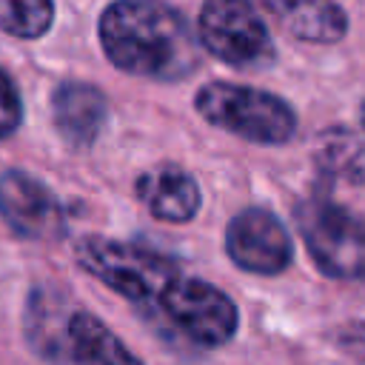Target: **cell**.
I'll return each instance as SVG.
<instances>
[{
  "label": "cell",
  "instance_id": "1",
  "mask_svg": "<svg viewBox=\"0 0 365 365\" xmlns=\"http://www.w3.org/2000/svg\"><path fill=\"white\" fill-rule=\"evenodd\" d=\"M77 262L163 328L200 348L225 345L237 331L240 314L225 291L185 274L151 248L86 237L77 242Z\"/></svg>",
  "mask_w": 365,
  "mask_h": 365
},
{
  "label": "cell",
  "instance_id": "2",
  "mask_svg": "<svg viewBox=\"0 0 365 365\" xmlns=\"http://www.w3.org/2000/svg\"><path fill=\"white\" fill-rule=\"evenodd\" d=\"M100 43L120 71L165 83L194 74L202 57L188 20L163 0H114L100 17Z\"/></svg>",
  "mask_w": 365,
  "mask_h": 365
},
{
  "label": "cell",
  "instance_id": "3",
  "mask_svg": "<svg viewBox=\"0 0 365 365\" xmlns=\"http://www.w3.org/2000/svg\"><path fill=\"white\" fill-rule=\"evenodd\" d=\"M194 108L205 123L259 145L288 143L297 131L294 108L282 97L254 86H237L222 80L205 83L194 94Z\"/></svg>",
  "mask_w": 365,
  "mask_h": 365
},
{
  "label": "cell",
  "instance_id": "4",
  "mask_svg": "<svg viewBox=\"0 0 365 365\" xmlns=\"http://www.w3.org/2000/svg\"><path fill=\"white\" fill-rule=\"evenodd\" d=\"M299 237L314 265L331 279H362L365 277V220L351 208L311 197L294 211Z\"/></svg>",
  "mask_w": 365,
  "mask_h": 365
},
{
  "label": "cell",
  "instance_id": "5",
  "mask_svg": "<svg viewBox=\"0 0 365 365\" xmlns=\"http://www.w3.org/2000/svg\"><path fill=\"white\" fill-rule=\"evenodd\" d=\"M202 48L240 71L265 68L274 63V40L254 11L251 0H202L200 9Z\"/></svg>",
  "mask_w": 365,
  "mask_h": 365
},
{
  "label": "cell",
  "instance_id": "6",
  "mask_svg": "<svg viewBox=\"0 0 365 365\" xmlns=\"http://www.w3.org/2000/svg\"><path fill=\"white\" fill-rule=\"evenodd\" d=\"M225 251L237 268L274 277L294 259V242L285 225L265 208H242L225 228Z\"/></svg>",
  "mask_w": 365,
  "mask_h": 365
},
{
  "label": "cell",
  "instance_id": "7",
  "mask_svg": "<svg viewBox=\"0 0 365 365\" xmlns=\"http://www.w3.org/2000/svg\"><path fill=\"white\" fill-rule=\"evenodd\" d=\"M0 217L14 234L29 240H46L63 231L57 197L26 171H6L0 177Z\"/></svg>",
  "mask_w": 365,
  "mask_h": 365
},
{
  "label": "cell",
  "instance_id": "8",
  "mask_svg": "<svg viewBox=\"0 0 365 365\" xmlns=\"http://www.w3.org/2000/svg\"><path fill=\"white\" fill-rule=\"evenodd\" d=\"M140 202L151 211V217L163 222H188L200 211V185L180 165H154L143 171L134 182Z\"/></svg>",
  "mask_w": 365,
  "mask_h": 365
},
{
  "label": "cell",
  "instance_id": "9",
  "mask_svg": "<svg viewBox=\"0 0 365 365\" xmlns=\"http://www.w3.org/2000/svg\"><path fill=\"white\" fill-rule=\"evenodd\" d=\"M274 14L282 29L305 43H336L348 31V17L334 0H254Z\"/></svg>",
  "mask_w": 365,
  "mask_h": 365
},
{
  "label": "cell",
  "instance_id": "10",
  "mask_svg": "<svg viewBox=\"0 0 365 365\" xmlns=\"http://www.w3.org/2000/svg\"><path fill=\"white\" fill-rule=\"evenodd\" d=\"M51 108H54V125L60 128L66 143L77 148H86L97 140L108 111L103 91L88 83H63L54 91Z\"/></svg>",
  "mask_w": 365,
  "mask_h": 365
},
{
  "label": "cell",
  "instance_id": "11",
  "mask_svg": "<svg viewBox=\"0 0 365 365\" xmlns=\"http://www.w3.org/2000/svg\"><path fill=\"white\" fill-rule=\"evenodd\" d=\"M63 351L71 365H143L94 314L71 311L63 331Z\"/></svg>",
  "mask_w": 365,
  "mask_h": 365
},
{
  "label": "cell",
  "instance_id": "12",
  "mask_svg": "<svg viewBox=\"0 0 365 365\" xmlns=\"http://www.w3.org/2000/svg\"><path fill=\"white\" fill-rule=\"evenodd\" d=\"M317 165L342 182L365 185V128H328L317 140Z\"/></svg>",
  "mask_w": 365,
  "mask_h": 365
},
{
  "label": "cell",
  "instance_id": "13",
  "mask_svg": "<svg viewBox=\"0 0 365 365\" xmlns=\"http://www.w3.org/2000/svg\"><path fill=\"white\" fill-rule=\"evenodd\" d=\"M54 20L51 0H0V29L6 34L31 40L48 31Z\"/></svg>",
  "mask_w": 365,
  "mask_h": 365
},
{
  "label": "cell",
  "instance_id": "14",
  "mask_svg": "<svg viewBox=\"0 0 365 365\" xmlns=\"http://www.w3.org/2000/svg\"><path fill=\"white\" fill-rule=\"evenodd\" d=\"M20 123V94L14 83L0 71V137H9Z\"/></svg>",
  "mask_w": 365,
  "mask_h": 365
},
{
  "label": "cell",
  "instance_id": "15",
  "mask_svg": "<svg viewBox=\"0 0 365 365\" xmlns=\"http://www.w3.org/2000/svg\"><path fill=\"white\" fill-rule=\"evenodd\" d=\"M362 125H365V103H362Z\"/></svg>",
  "mask_w": 365,
  "mask_h": 365
}]
</instances>
